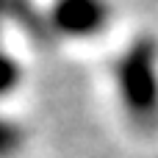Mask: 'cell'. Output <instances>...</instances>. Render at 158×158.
Segmentation results:
<instances>
[{"label": "cell", "instance_id": "3", "mask_svg": "<svg viewBox=\"0 0 158 158\" xmlns=\"http://www.w3.org/2000/svg\"><path fill=\"white\" fill-rule=\"evenodd\" d=\"M19 139H22L19 128H17L14 122L0 119V158H11L14 156L17 147H19Z\"/></svg>", "mask_w": 158, "mask_h": 158}, {"label": "cell", "instance_id": "4", "mask_svg": "<svg viewBox=\"0 0 158 158\" xmlns=\"http://www.w3.org/2000/svg\"><path fill=\"white\" fill-rule=\"evenodd\" d=\"M17 78H19L17 61H14V58H8V56H0V97H6L8 92H14Z\"/></svg>", "mask_w": 158, "mask_h": 158}, {"label": "cell", "instance_id": "2", "mask_svg": "<svg viewBox=\"0 0 158 158\" xmlns=\"http://www.w3.org/2000/svg\"><path fill=\"white\" fill-rule=\"evenodd\" d=\"M108 0H56L50 8V25L64 39H92L108 28Z\"/></svg>", "mask_w": 158, "mask_h": 158}, {"label": "cell", "instance_id": "1", "mask_svg": "<svg viewBox=\"0 0 158 158\" xmlns=\"http://www.w3.org/2000/svg\"><path fill=\"white\" fill-rule=\"evenodd\" d=\"M114 83L119 103L131 119L150 125L158 119V50L150 39H139L117 58Z\"/></svg>", "mask_w": 158, "mask_h": 158}]
</instances>
